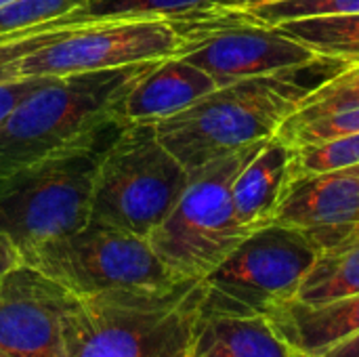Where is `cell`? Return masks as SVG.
<instances>
[{
    "instance_id": "obj_20",
    "label": "cell",
    "mask_w": 359,
    "mask_h": 357,
    "mask_svg": "<svg viewBox=\"0 0 359 357\" xmlns=\"http://www.w3.org/2000/svg\"><path fill=\"white\" fill-rule=\"evenodd\" d=\"M242 19L259 27H276L286 21L332 15H359V0H269L252 6H231Z\"/></svg>"
},
{
    "instance_id": "obj_6",
    "label": "cell",
    "mask_w": 359,
    "mask_h": 357,
    "mask_svg": "<svg viewBox=\"0 0 359 357\" xmlns=\"http://www.w3.org/2000/svg\"><path fill=\"white\" fill-rule=\"evenodd\" d=\"M320 248L299 229L269 223L255 229L196 284V311L204 316L269 318L290 303Z\"/></svg>"
},
{
    "instance_id": "obj_22",
    "label": "cell",
    "mask_w": 359,
    "mask_h": 357,
    "mask_svg": "<svg viewBox=\"0 0 359 357\" xmlns=\"http://www.w3.org/2000/svg\"><path fill=\"white\" fill-rule=\"evenodd\" d=\"M359 164V135L337 137L292 147L290 179L316 173L339 170Z\"/></svg>"
},
{
    "instance_id": "obj_23",
    "label": "cell",
    "mask_w": 359,
    "mask_h": 357,
    "mask_svg": "<svg viewBox=\"0 0 359 357\" xmlns=\"http://www.w3.org/2000/svg\"><path fill=\"white\" fill-rule=\"evenodd\" d=\"M221 0H88L80 13L86 17H175Z\"/></svg>"
},
{
    "instance_id": "obj_30",
    "label": "cell",
    "mask_w": 359,
    "mask_h": 357,
    "mask_svg": "<svg viewBox=\"0 0 359 357\" xmlns=\"http://www.w3.org/2000/svg\"><path fill=\"white\" fill-rule=\"evenodd\" d=\"M8 2H13V0H0V6H4V4H8Z\"/></svg>"
},
{
    "instance_id": "obj_17",
    "label": "cell",
    "mask_w": 359,
    "mask_h": 357,
    "mask_svg": "<svg viewBox=\"0 0 359 357\" xmlns=\"http://www.w3.org/2000/svg\"><path fill=\"white\" fill-rule=\"evenodd\" d=\"M351 295H359V229L318 252L294 301L320 305Z\"/></svg>"
},
{
    "instance_id": "obj_7",
    "label": "cell",
    "mask_w": 359,
    "mask_h": 357,
    "mask_svg": "<svg viewBox=\"0 0 359 357\" xmlns=\"http://www.w3.org/2000/svg\"><path fill=\"white\" fill-rule=\"evenodd\" d=\"M189 173L162 145L154 124H126L105 151L90 221L149 238L179 202Z\"/></svg>"
},
{
    "instance_id": "obj_31",
    "label": "cell",
    "mask_w": 359,
    "mask_h": 357,
    "mask_svg": "<svg viewBox=\"0 0 359 357\" xmlns=\"http://www.w3.org/2000/svg\"><path fill=\"white\" fill-rule=\"evenodd\" d=\"M0 357H8V356H6V353H2V351H0Z\"/></svg>"
},
{
    "instance_id": "obj_25",
    "label": "cell",
    "mask_w": 359,
    "mask_h": 357,
    "mask_svg": "<svg viewBox=\"0 0 359 357\" xmlns=\"http://www.w3.org/2000/svg\"><path fill=\"white\" fill-rule=\"evenodd\" d=\"M88 0H13L0 6V34L27 29L80 11Z\"/></svg>"
},
{
    "instance_id": "obj_10",
    "label": "cell",
    "mask_w": 359,
    "mask_h": 357,
    "mask_svg": "<svg viewBox=\"0 0 359 357\" xmlns=\"http://www.w3.org/2000/svg\"><path fill=\"white\" fill-rule=\"evenodd\" d=\"M181 38L166 17H105L67 32L21 61V76H65L177 57Z\"/></svg>"
},
{
    "instance_id": "obj_14",
    "label": "cell",
    "mask_w": 359,
    "mask_h": 357,
    "mask_svg": "<svg viewBox=\"0 0 359 357\" xmlns=\"http://www.w3.org/2000/svg\"><path fill=\"white\" fill-rule=\"evenodd\" d=\"M183 357H309L290 345L269 318L204 316L196 311Z\"/></svg>"
},
{
    "instance_id": "obj_19",
    "label": "cell",
    "mask_w": 359,
    "mask_h": 357,
    "mask_svg": "<svg viewBox=\"0 0 359 357\" xmlns=\"http://www.w3.org/2000/svg\"><path fill=\"white\" fill-rule=\"evenodd\" d=\"M101 19L97 17H86L80 11L57 17L53 21L27 27V29H15V32H6L0 34V82H8V80H17L21 78V61L40 50L44 44L55 42L57 38L65 36L67 32L80 29L84 25L97 23Z\"/></svg>"
},
{
    "instance_id": "obj_28",
    "label": "cell",
    "mask_w": 359,
    "mask_h": 357,
    "mask_svg": "<svg viewBox=\"0 0 359 357\" xmlns=\"http://www.w3.org/2000/svg\"><path fill=\"white\" fill-rule=\"evenodd\" d=\"M21 259H19V255L15 252V248L0 236V280H2V276L15 265V263H19Z\"/></svg>"
},
{
    "instance_id": "obj_16",
    "label": "cell",
    "mask_w": 359,
    "mask_h": 357,
    "mask_svg": "<svg viewBox=\"0 0 359 357\" xmlns=\"http://www.w3.org/2000/svg\"><path fill=\"white\" fill-rule=\"evenodd\" d=\"M269 322L299 351L320 357L339 343L359 335V295L320 305L290 301L278 307Z\"/></svg>"
},
{
    "instance_id": "obj_8",
    "label": "cell",
    "mask_w": 359,
    "mask_h": 357,
    "mask_svg": "<svg viewBox=\"0 0 359 357\" xmlns=\"http://www.w3.org/2000/svg\"><path fill=\"white\" fill-rule=\"evenodd\" d=\"M166 19L181 38L177 57L204 69L217 86L330 63L278 27L246 23L231 6L210 4Z\"/></svg>"
},
{
    "instance_id": "obj_21",
    "label": "cell",
    "mask_w": 359,
    "mask_h": 357,
    "mask_svg": "<svg viewBox=\"0 0 359 357\" xmlns=\"http://www.w3.org/2000/svg\"><path fill=\"white\" fill-rule=\"evenodd\" d=\"M359 105V63L343 65L332 78L316 84L284 124H301Z\"/></svg>"
},
{
    "instance_id": "obj_29",
    "label": "cell",
    "mask_w": 359,
    "mask_h": 357,
    "mask_svg": "<svg viewBox=\"0 0 359 357\" xmlns=\"http://www.w3.org/2000/svg\"><path fill=\"white\" fill-rule=\"evenodd\" d=\"M261 2H269V0H221L217 4H223V6H252V4H261Z\"/></svg>"
},
{
    "instance_id": "obj_27",
    "label": "cell",
    "mask_w": 359,
    "mask_h": 357,
    "mask_svg": "<svg viewBox=\"0 0 359 357\" xmlns=\"http://www.w3.org/2000/svg\"><path fill=\"white\" fill-rule=\"evenodd\" d=\"M320 357H359V335L339 343L337 347L324 351Z\"/></svg>"
},
{
    "instance_id": "obj_24",
    "label": "cell",
    "mask_w": 359,
    "mask_h": 357,
    "mask_svg": "<svg viewBox=\"0 0 359 357\" xmlns=\"http://www.w3.org/2000/svg\"><path fill=\"white\" fill-rule=\"evenodd\" d=\"M276 135L290 147L326 141V139H337V137L359 135V105L339 109L328 116H322V118H316L309 122H301V124H282Z\"/></svg>"
},
{
    "instance_id": "obj_13",
    "label": "cell",
    "mask_w": 359,
    "mask_h": 357,
    "mask_svg": "<svg viewBox=\"0 0 359 357\" xmlns=\"http://www.w3.org/2000/svg\"><path fill=\"white\" fill-rule=\"evenodd\" d=\"M215 88V80L204 69L181 57H170L158 61L130 86L122 99L120 116L130 124H156Z\"/></svg>"
},
{
    "instance_id": "obj_15",
    "label": "cell",
    "mask_w": 359,
    "mask_h": 357,
    "mask_svg": "<svg viewBox=\"0 0 359 357\" xmlns=\"http://www.w3.org/2000/svg\"><path fill=\"white\" fill-rule=\"evenodd\" d=\"M292 147L278 135L261 143L233 181V208L238 221L248 229L273 223L284 189L290 181Z\"/></svg>"
},
{
    "instance_id": "obj_5",
    "label": "cell",
    "mask_w": 359,
    "mask_h": 357,
    "mask_svg": "<svg viewBox=\"0 0 359 357\" xmlns=\"http://www.w3.org/2000/svg\"><path fill=\"white\" fill-rule=\"evenodd\" d=\"M261 143L191 170L179 202L149 234V246L179 282L204 280L252 234L238 221L231 191L238 173Z\"/></svg>"
},
{
    "instance_id": "obj_26",
    "label": "cell",
    "mask_w": 359,
    "mask_h": 357,
    "mask_svg": "<svg viewBox=\"0 0 359 357\" xmlns=\"http://www.w3.org/2000/svg\"><path fill=\"white\" fill-rule=\"evenodd\" d=\"M50 76H21L17 80L0 82V120L29 93L40 88Z\"/></svg>"
},
{
    "instance_id": "obj_9",
    "label": "cell",
    "mask_w": 359,
    "mask_h": 357,
    "mask_svg": "<svg viewBox=\"0 0 359 357\" xmlns=\"http://www.w3.org/2000/svg\"><path fill=\"white\" fill-rule=\"evenodd\" d=\"M21 261L76 297L179 284L145 238L97 221L42 244Z\"/></svg>"
},
{
    "instance_id": "obj_12",
    "label": "cell",
    "mask_w": 359,
    "mask_h": 357,
    "mask_svg": "<svg viewBox=\"0 0 359 357\" xmlns=\"http://www.w3.org/2000/svg\"><path fill=\"white\" fill-rule=\"evenodd\" d=\"M273 223L303 231L320 250L359 229V164L288 181Z\"/></svg>"
},
{
    "instance_id": "obj_2",
    "label": "cell",
    "mask_w": 359,
    "mask_h": 357,
    "mask_svg": "<svg viewBox=\"0 0 359 357\" xmlns=\"http://www.w3.org/2000/svg\"><path fill=\"white\" fill-rule=\"evenodd\" d=\"M301 72L284 69L217 86L183 112L156 122V135L187 173L265 141L313 88L301 80Z\"/></svg>"
},
{
    "instance_id": "obj_4",
    "label": "cell",
    "mask_w": 359,
    "mask_h": 357,
    "mask_svg": "<svg viewBox=\"0 0 359 357\" xmlns=\"http://www.w3.org/2000/svg\"><path fill=\"white\" fill-rule=\"evenodd\" d=\"M196 284L78 297L67 318V357H183Z\"/></svg>"
},
{
    "instance_id": "obj_3",
    "label": "cell",
    "mask_w": 359,
    "mask_h": 357,
    "mask_svg": "<svg viewBox=\"0 0 359 357\" xmlns=\"http://www.w3.org/2000/svg\"><path fill=\"white\" fill-rule=\"evenodd\" d=\"M156 63L50 76L0 120V177L122 120V99Z\"/></svg>"
},
{
    "instance_id": "obj_18",
    "label": "cell",
    "mask_w": 359,
    "mask_h": 357,
    "mask_svg": "<svg viewBox=\"0 0 359 357\" xmlns=\"http://www.w3.org/2000/svg\"><path fill=\"white\" fill-rule=\"evenodd\" d=\"M282 34L305 44L322 61L359 63V15L309 17L276 25Z\"/></svg>"
},
{
    "instance_id": "obj_1",
    "label": "cell",
    "mask_w": 359,
    "mask_h": 357,
    "mask_svg": "<svg viewBox=\"0 0 359 357\" xmlns=\"http://www.w3.org/2000/svg\"><path fill=\"white\" fill-rule=\"evenodd\" d=\"M126 120H109L65 147L0 177V236L19 259L90 221L101 160Z\"/></svg>"
},
{
    "instance_id": "obj_11",
    "label": "cell",
    "mask_w": 359,
    "mask_h": 357,
    "mask_svg": "<svg viewBox=\"0 0 359 357\" xmlns=\"http://www.w3.org/2000/svg\"><path fill=\"white\" fill-rule=\"evenodd\" d=\"M76 299L29 263H15L0 280V351L67 357V318Z\"/></svg>"
}]
</instances>
